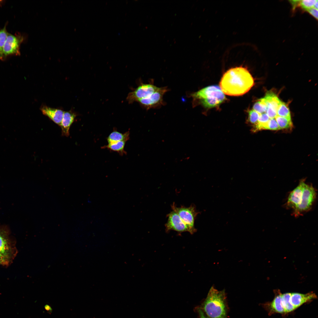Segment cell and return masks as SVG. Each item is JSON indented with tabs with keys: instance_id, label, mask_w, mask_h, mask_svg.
Instances as JSON below:
<instances>
[{
	"instance_id": "obj_3",
	"label": "cell",
	"mask_w": 318,
	"mask_h": 318,
	"mask_svg": "<svg viewBox=\"0 0 318 318\" xmlns=\"http://www.w3.org/2000/svg\"><path fill=\"white\" fill-rule=\"evenodd\" d=\"M190 96L192 98L193 105L200 104L206 108L217 107L226 99L220 87L216 85L204 87Z\"/></svg>"
},
{
	"instance_id": "obj_4",
	"label": "cell",
	"mask_w": 318,
	"mask_h": 318,
	"mask_svg": "<svg viewBox=\"0 0 318 318\" xmlns=\"http://www.w3.org/2000/svg\"><path fill=\"white\" fill-rule=\"evenodd\" d=\"M173 210L175 212L187 227L188 232L193 234L196 231L194 223L197 215L200 212L197 211L195 206L191 205L189 207L181 206L177 207L174 203L171 206Z\"/></svg>"
},
{
	"instance_id": "obj_5",
	"label": "cell",
	"mask_w": 318,
	"mask_h": 318,
	"mask_svg": "<svg viewBox=\"0 0 318 318\" xmlns=\"http://www.w3.org/2000/svg\"><path fill=\"white\" fill-rule=\"evenodd\" d=\"M317 196L316 189L311 184L304 183L301 203L293 211L295 217H298L311 208Z\"/></svg>"
},
{
	"instance_id": "obj_28",
	"label": "cell",
	"mask_w": 318,
	"mask_h": 318,
	"mask_svg": "<svg viewBox=\"0 0 318 318\" xmlns=\"http://www.w3.org/2000/svg\"><path fill=\"white\" fill-rule=\"evenodd\" d=\"M311 15L316 19H318V9L313 7L312 8L307 11Z\"/></svg>"
},
{
	"instance_id": "obj_14",
	"label": "cell",
	"mask_w": 318,
	"mask_h": 318,
	"mask_svg": "<svg viewBox=\"0 0 318 318\" xmlns=\"http://www.w3.org/2000/svg\"><path fill=\"white\" fill-rule=\"evenodd\" d=\"M77 116L75 112L71 110L64 112L62 121L59 125L61 128L62 136H69L70 128Z\"/></svg>"
},
{
	"instance_id": "obj_6",
	"label": "cell",
	"mask_w": 318,
	"mask_h": 318,
	"mask_svg": "<svg viewBox=\"0 0 318 318\" xmlns=\"http://www.w3.org/2000/svg\"><path fill=\"white\" fill-rule=\"evenodd\" d=\"M24 40L23 36L19 34L14 35L9 33L3 47L2 61L10 55H20V46Z\"/></svg>"
},
{
	"instance_id": "obj_21",
	"label": "cell",
	"mask_w": 318,
	"mask_h": 318,
	"mask_svg": "<svg viewBox=\"0 0 318 318\" xmlns=\"http://www.w3.org/2000/svg\"><path fill=\"white\" fill-rule=\"evenodd\" d=\"M275 119L280 129H288L292 127L291 118L276 116Z\"/></svg>"
},
{
	"instance_id": "obj_13",
	"label": "cell",
	"mask_w": 318,
	"mask_h": 318,
	"mask_svg": "<svg viewBox=\"0 0 318 318\" xmlns=\"http://www.w3.org/2000/svg\"><path fill=\"white\" fill-rule=\"evenodd\" d=\"M40 110L44 115L47 117L59 126L60 125L64 112L62 110L51 107L45 105L41 106Z\"/></svg>"
},
{
	"instance_id": "obj_18",
	"label": "cell",
	"mask_w": 318,
	"mask_h": 318,
	"mask_svg": "<svg viewBox=\"0 0 318 318\" xmlns=\"http://www.w3.org/2000/svg\"><path fill=\"white\" fill-rule=\"evenodd\" d=\"M291 295L290 293H286L281 294L282 304L285 314L292 312L296 309L290 302Z\"/></svg>"
},
{
	"instance_id": "obj_15",
	"label": "cell",
	"mask_w": 318,
	"mask_h": 318,
	"mask_svg": "<svg viewBox=\"0 0 318 318\" xmlns=\"http://www.w3.org/2000/svg\"><path fill=\"white\" fill-rule=\"evenodd\" d=\"M262 98L266 103V109H270L277 112L278 108L281 102L275 94L271 91H269Z\"/></svg>"
},
{
	"instance_id": "obj_27",
	"label": "cell",
	"mask_w": 318,
	"mask_h": 318,
	"mask_svg": "<svg viewBox=\"0 0 318 318\" xmlns=\"http://www.w3.org/2000/svg\"><path fill=\"white\" fill-rule=\"evenodd\" d=\"M280 129L275 118L270 119L267 123L266 130H277Z\"/></svg>"
},
{
	"instance_id": "obj_29",
	"label": "cell",
	"mask_w": 318,
	"mask_h": 318,
	"mask_svg": "<svg viewBox=\"0 0 318 318\" xmlns=\"http://www.w3.org/2000/svg\"><path fill=\"white\" fill-rule=\"evenodd\" d=\"M9 259L5 257L0 254V264L7 265L9 264Z\"/></svg>"
},
{
	"instance_id": "obj_24",
	"label": "cell",
	"mask_w": 318,
	"mask_h": 318,
	"mask_svg": "<svg viewBox=\"0 0 318 318\" xmlns=\"http://www.w3.org/2000/svg\"><path fill=\"white\" fill-rule=\"evenodd\" d=\"M266 103L262 98L256 102L253 107V109L259 114L266 112Z\"/></svg>"
},
{
	"instance_id": "obj_1",
	"label": "cell",
	"mask_w": 318,
	"mask_h": 318,
	"mask_svg": "<svg viewBox=\"0 0 318 318\" xmlns=\"http://www.w3.org/2000/svg\"><path fill=\"white\" fill-rule=\"evenodd\" d=\"M254 84V79L249 71L239 67L228 70L222 77L220 86L224 94L238 96L248 92Z\"/></svg>"
},
{
	"instance_id": "obj_9",
	"label": "cell",
	"mask_w": 318,
	"mask_h": 318,
	"mask_svg": "<svg viewBox=\"0 0 318 318\" xmlns=\"http://www.w3.org/2000/svg\"><path fill=\"white\" fill-rule=\"evenodd\" d=\"M168 220L165 224V230L167 232L174 230L180 233L188 232V229L178 214L173 210L167 214Z\"/></svg>"
},
{
	"instance_id": "obj_12",
	"label": "cell",
	"mask_w": 318,
	"mask_h": 318,
	"mask_svg": "<svg viewBox=\"0 0 318 318\" xmlns=\"http://www.w3.org/2000/svg\"><path fill=\"white\" fill-rule=\"evenodd\" d=\"M317 297L316 294L313 292L306 294L292 293H291L290 301L291 304L296 309L303 304L311 302Z\"/></svg>"
},
{
	"instance_id": "obj_2",
	"label": "cell",
	"mask_w": 318,
	"mask_h": 318,
	"mask_svg": "<svg viewBox=\"0 0 318 318\" xmlns=\"http://www.w3.org/2000/svg\"><path fill=\"white\" fill-rule=\"evenodd\" d=\"M200 308L210 318H227L228 308L225 290L218 291L212 286Z\"/></svg>"
},
{
	"instance_id": "obj_11",
	"label": "cell",
	"mask_w": 318,
	"mask_h": 318,
	"mask_svg": "<svg viewBox=\"0 0 318 318\" xmlns=\"http://www.w3.org/2000/svg\"><path fill=\"white\" fill-rule=\"evenodd\" d=\"M305 181L301 180L298 185L291 191L288 197L286 203L287 207L295 210L300 204L303 194Z\"/></svg>"
},
{
	"instance_id": "obj_22",
	"label": "cell",
	"mask_w": 318,
	"mask_h": 318,
	"mask_svg": "<svg viewBox=\"0 0 318 318\" xmlns=\"http://www.w3.org/2000/svg\"><path fill=\"white\" fill-rule=\"evenodd\" d=\"M277 116L291 118L289 108L284 102H281L277 110Z\"/></svg>"
},
{
	"instance_id": "obj_8",
	"label": "cell",
	"mask_w": 318,
	"mask_h": 318,
	"mask_svg": "<svg viewBox=\"0 0 318 318\" xmlns=\"http://www.w3.org/2000/svg\"><path fill=\"white\" fill-rule=\"evenodd\" d=\"M151 84H144L140 85L133 91L130 93L127 99L130 102L138 101L147 98L154 93L158 88Z\"/></svg>"
},
{
	"instance_id": "obj_19",
	"label": "cell",
	"mask_w": 318,
	"mask_h": 318,
	"mask_svg": "<svg viewBox=\"0 0 318 318\" xmlns=\"http://www.w3.org/2000/svg\"><path fill=\"white\" fill-rule=\"evenodd\" d=\"M10 249L6 240L0 234V254L9 259Z\"/></svg>"
},
{
	"instance_id": "obj_23",
	"label": "cell",
	"mask_w": 318,
	"mask_h": 318,
	"mask_svg": "<svg viewBox=\"0 0 318 318\" xmlns=\"http://www.w3.org/2000/svg\"><path fill=\"white\" fill-rule=\"evenodd\" d=\"M6 24L3 28L0 29V59L2 60L3 57V48L8 33L6 29Z\"/></svg>"
},
{
	"instance_id": "obj_31",
	"label": "cell",
	"mask_w": 318,
	"mask_h": 318,
	"mask_svg": "<svg viewBox=\"0 0 318 318\" xmlns=\"http://www.w3.org/2000/svg\"><path fill=\"white\" fill-rule=\"evenodd\" d=\"M293 10H294L298 6H299L300 0H292L290 1Z\"/></svg>"
},
{
	"instance_id": "obj_17",
	"label": "cell",
	"mask_w": 318,
	"mask_h": 318,
	"mask_svg": "<svg viewBox=\"0 0 318 318\" xmlns=\"http://www.w3.org/2000/svg\"><path fill=\"white\" fill-rule=\"evenodd\" d=\"M126 142L125 141H121L108 144L102 147V148H107L111 151L116 152L121 155H123L124 154H126L124 150Z\"/></svg>"
},
{
	"instance_id": "obj_16",
	"label": "cell",
	"mask_w": 318,
	"mask_h": 318,
	"mask_svg": "<svg viewBox=\"0 0 318 318\" xmlns=\"http://www.w3.org/2000/svg\"><path fill=\"white\" fill-rule=\"evenodd\" d=\"M129 138V131L122 133L116 130H114L109 135L107 138V140L108 144L121 141L126 142Z\"/></svg>"
},
{
	"instance_id": "obj_32",
	"label": "cell",
	"mask_w": 318,
	"mask_h": 318,
	"mask_svg": "<svg viewBox=\"0 0 318 318\" xmlns=\"http://www.w3.org/2000/svg\"><path fill=\"white\" fill-rule=\"evenodd\" d=\"M318 0H317V1L314 4V6H313V8H315V9H318Z\"/></svg>"
},
{
	"instance_id": "obj_30",
	"label": "cell",
	"mask_w": 318,
	"mask_h": 318,
	"mask_svg": "<svg viewBox=\"0 0 318 318\" xmlns=\"http://www.w3.org/2000/svg\"><path fill=\"white\" fill-rule=\"evenodd\" d=\"M197 311L198 313L199 318H210L205 314L200 307L197 308Z\"/></svg>"
},
{
	"instance_id": "obj_20",
	"label": "cell",
	"mask_w": 318,
	"mask_h": 318,
	"mask_svg": "<svg viewBox=\"0 0 318 318\" xmlns=\"http://www.w3.org/2000/svg\"><path fill=\"white\" fill-rule=\"evenodd\" d=\"M270 118L266 113L259 114L258 123L254 127V130H266L267 123Z\"/></svg>"
},
{
	"instance_id": "obj_33",
	"label": "cell",
	"mask_w": 318,
	"mask_h": 318,
	"mask_svg": "<svg viewBox=\"0 0 318 318\" xmlns=\"http://www.w3.org/2000/svg\"><path fill=\"white\" fill-rule=\"evenodd\" d=\"M45 309L47 310H49L50 309H51V308H50V307L48 305L45 306Z\"/></svg>"
},
{
	"instance_id": "obj_25",
	"label": "cell",
	"mask_w": 318,
	"mask_h": 318,
	"mask_svg": "<svg viewBox=\"0 0 318 318\" xmlns=\"http://www.w3.org/2000/svg\"><path fill=\"white\" fill-rule=\"evenodd\" d=\"M248 119L249 122L254 126V127L257 124L259 114L253 109L248 112Z\"/></svg>"
},
{
	"instance_id": "obj_7",
	"label": "cell",
	"mask_w": 318,
	"mask_h": 318,
	"mask_svg": "<svg viewBox=\"0 0 318 318\" xmlns=\"http://www.w3.org/2000/svg\"><path fill=\"white\" fill-rule=\"evenodd\" d=\"M167 87H158V89L149 97L138 100L141 105L147 109L155 108L164 104L163 96L168 91Z\"/></svg>"
},
{
	"instance_id": "obj_26",
	"label": "cell",
	"mask_w": 318,
	"mask_h": 318,
	"mask_svg": "<svg viewBox=\"0 0 318 318\" xmlns=\"http://www.w3.org/2000/svg\"><path fill=\"white\" fill-rule=\"evenodd\" d=\"M317 1V0H300L299 6L303 10L307 11L309 9L313 7Z\"/></svg>"
},
{
	"instance_id": "obj_10",
	"label": "cell",
	"mask_w": 318,
	"mask_h": 318,
	"mask_svg": "<svg viewBox=\"0 0 318 318\" xmlns=\"http://www.w3.org/2000/svg\"><path fill=\"white\" fill-rule=\"evenodd\" d=\"M274 293L275 297L273 300L262 304V306L268 312L269 315L274 313L285 314L282 304V294L279 290H275Z\"/></svg>"
}]
</instances>
